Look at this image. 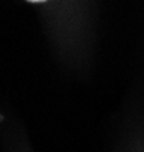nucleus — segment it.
Here are the masks:
<instances>
[{
    "label": "nucleus",
    "mask_w": 144,
    "mask_h": 152,
    "mask_svg": "<svg viewBox=\"0 0 144 152\" xmlns=\"http://www.w3.org/2000/svg\"><path fill=\"white\" fill-rule=\"evenodd\" d=\"M27 2H32V3H42V2H47V0H27Z\"/></svg>",
    "instance_id": "obj_1"
}]
</instances>
